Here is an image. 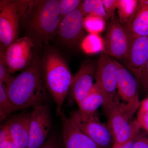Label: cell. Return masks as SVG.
<instances>
[{
	"label": "cell",
	"mask_w": 148,
	"mask_h": 148,
	"mask_svg": "<svg viewBox=\"0 0 148 148\" xmlns=\"http://www.w3.org/2000/svg\"><path fill=\"white\" fill-rule=\"evenodd\" d=\"M5 85L16 110L44 104L47 98L42 66L37 59Z\"/></svg>",
	"instance_id": "obj_1"
},
{
	"label": "cell",
	"mask_w": 148,
	"mask_h": 148,
	"mask_svg": "<svg viewBox=\"0 0 148 148\" xmlns=\"http://www.w3.org/2000/svg\"><path fill=\"white\" fill-rule=\"evenodd\" d=\"M42 69L46 88L55 102L59 115L73 77L64 58L54 51L46 55Z\"/></svg>",
	"instance_id": "obj_2"
},
{
	"label": "cell",
	"mask_w": 148,
	"mask_h": 148,
	"mask_svg": "<svg viewBox=\"0 0 148 148\" xmlns=\"http://www.w3.org/2000/svg\"><path fill=\"white\" fill-rule=\"evenodd\" d=\"M59 1H37L30 11L28 30L31 39L37 44L47 42L57 34L60 22Z\"/></svg>",
	"instance_id": "obj_3"
},
{
	"label": "cell",
	"mask_w": 148,
	"mask_h": 148,
	"mask_svg": "<svg viewBox=\"0 0 148 148\" xmlns=\"http://www.w3.org/2000/svg\"><path fill=\"white\" fill-rule=\"evenodd\" d=\"M108 117V126L114 140V147L123 145L134 139L141 128L138 121H132L133 116L127 106L120 102L117 94L106 112Z\"/></svg>",
	"instance_id": "obj_4"
},
{
	"label": "cell",
	"mask_w": 148,
	"mask_h": 148,
	"mask_svg": "<svg viewBox=\"0 0 148 148\" xmlns=\"http://www.w3.org/2000/svg\"><path fill=\"white\" fill-rule=\"evenodd\" d=\"M119 69L116 60L102 52L96 63L95 84L100 88L106 99L103 106L107 112L116 95Z\"/></svg>",
	"instance_id": "obj_5"
},
{
	"label": "cell",
	"mask_w": 148,
	"mask_h": 148,
	"mask_svg": "<svg viewBox=\"0 0 148 148\" xmlns=\"http://www.w3.org/2000/svg\"><path fill=\"white\" fill-rule=\"evenodd\" d=\"M70 119L84 134L101 148H112V136L108 125L101 122L97 112L86 114L78 110L71 114Z\"/></svg>",
	"instance_id": "obj_6"
},
{
	"label": "cell",
	"mask_w": 148,
	"mask_h": 148,
	"mask_svg": "<svg viewBox=\"0 0 148 148\" xmlns=\"http://www.w3.org/2000/svg\"><path fill=\"white\" fill-rule=\"evenodd\" d=\"M82 4L75 10L65 16L58 26V39L68 47L76 46L84 37L83 22L85 15Z\"/></svg>",
	"instance_id": "obj_7"
},
{
	"label": "cell",
	"mask_w": 148,
	"mask_h": 148,
	"mask_svg": "<svg viewBox=\"0 0 148 148\" xmlns=\"http://www.w3.org/2000/svg\"><path fill=\"white\" fill-rule=\"evenodd\" d=\"M51 127V118L47 105L35 107L31 114L28 148H39L43 145L48 138Z\"/></svg>",
	"instance_id": "obj_8"
},
{
	"label": "cell",
	"mask_w": 148,
	"mask_h": 148,
	"mask_svg": "<svg viewBox=\"0 0 148 148\" xmlns=\"http://www.w3.org/2000/svg\"><path fill=\"white\" fill-rule=\"evenodd\" d=\"M104 41L103 52L111 57L124 59L129 48V36L115 16L111 20Z\"/></svg>",
	"instance_id": "obj_9"
},
{
	"label": "cell",
	"mask_w": 148,
	"mask_h": 148,
	"mask_svg": "<svg viewBox=\"0 0 148 148\" xmlns=\"http://www.w3.org/2000/svg\"><path fill=\"white\" fill-rule=\"evenodd\" d=\"M34 42L27 37L17 39L7 48L6 63L10 74L24 70L32 63Z\"/></svg>",
	"instance_id": "obj_10"
},
{
	"label": "cell",
	"mask_w": 148,
	"mask_h": 148,
	"mask_svg": "<svg viewBox=\"0 0 148 148\" xmlns=\"http://www.w3.org/2000/svg\"><path fill=\"white\" fill-rule=\"evenodd\" d=\"M116 63L119 69L117 89L121 98L126 103L130 112L133 116L141 103L138 93L139 82L123 65L116 60Z\"/></svg>",
	"instance_id": "obj_11"
},
{
	"label": "cell",
	"mask_w": 148,
	"mask_h": 148,
	"mask_svg": "<svg viewBox=\"0 0 148 148\" xmlns=\"http://www.w3.org/2000/svg\"><path fill=\"white\" fill-rule=\"evenodd\" d=\"M20 14L14 2H1L0 41L7 48L17 39Z\"/></svg>",
	"instance_id": "obj_12"
},
{
	"label": "cell",
	"mask_w": 148,
	"mask_h": 148,
	"mask_svg": "<svg viewBox=\"0 0 148 148\" xmlns=\"http://www.w3.org/2000/svg\"><path fill=\"white\" fill-rule=\"evenodd\" d=\"M96 63L92 61L85 62L73 77L71 86V94L77 104L82 101L92 89L94 84Z\"/></svg>",
	"instance_id": "obj_13"
},
{
	"label": "cell",
	"mask_w": 148,
	"mask_h": 148,
	"mask_svg": "<svg viewBox=\"0 0 148 148\" xmlns=\"http://www.w3.org/2000/svg\"><path fill=\"white\" fill-rule=\"evenodd\" d=\"M63 148H101L61 112Z\"/></svg>",
	"instance_id": "obj_14"
},
{
	"label": "cell",
	"mask_w": 148,
	"mask_h": 148,
	"mask_svg": "<svg viewBox=\"0 0 148 148\" xmlns=\"http://www.w3.org/2000/svg\"><path fill=\"white\" fill-rule=\"evenodd\" d=\"M129 40V48L124 60L138 79L141 69L148 61V36L134 37Z\"/></svg>",
	"instance_id": "obj_15"
},
{
	"label": "cell",
	"mask_w": 148,
	"mask_h": 148,
	"mask_svg": "<svg viewBox=\"0 0 148 148\" xmlns=\"http://www.w3.org/2000/svg\"><path fill=\"white\" fill-rule=\"evenodd\" d=\"M31 114L22 113L11 118L4 125L18 148H28Z\"/></svg>",
	"instance_id": "obj_16"
},
{
	"label": "cell",
	"mask_w": 148,
	"mask_h": 148,
	"mask_svg": "<svg viewBox=\"0 0 148 148\" xmlns=\"http://www.w3.org/2000/svg\"><path fill=\"white\" fill-rule=\"evenodd\" d=\"M124 27L127 30L129 39L148 36V0L139 1L134 16Z\"/></svg>",
	"instance_id": "obj_17"
},
{
	"label": "cell",
	"mask_w": 148,
	"mask_h": 148,
	"mask_svg": "<svg viewBox=\"0 0 148 148\" xmlns=\"http://www.w3.org/2000/svg\"><path fill=\"white\" fill-rule=\"evenodd\" d=\"M105 102L103 92L95 83L86 97L78 104L79 110L85 114L94 113L101 106H104Z\"/></svg>",
	"instance_id": "obj_18"
},
{
	"label": "cell",
	"mask_w": 148,
	"mask_h": 148,
	"mask_svg": "<svg viewBox=\"0 0 148 148\" xmlns=\"http://www.w3.org/2000/svg\"><path fill=\"white\" fill-rule=\"evenodd\" d=\"M139 1L118 0L117 12L119 21L125 26L131 20L138 8Z\"/></svg>",
	"instance_id": "obj_19"
},
{
	"label": "cell",
	"mask_w": 148,
	"mask_h": 148,
	"mask_svg": "<svg viewBox=\"0 0 148 148\" xmlns=\"http://www.w3.org/2000/svg\"><path fill=\"white\" fill-rule=\"evenodd\" d=\"M82 49L87 54L104 52V41L98 34H90L86 36L81 42Z\"/></svg>",
	"instance_id": "obj_20"
},
{
	"label": "cell",
	"mask_w": 148,
	"mask_h": 148,
	"mask_svg": "<svg viewBox=\"0 0 148 148\" xmlns=\"http://www.w3.org/2000/svg\"><path fill=\"white\" fill-rule=\"evenodd\" d=\"M82 7L85 16L93 15L100 16L106 20L109 18L102 0H85L82 1Z\"/></svg>",
	"instance_id": "obj_21"
},
{
	"label": "cell",
	"mask_w": 148,
	"mask_h": 148,
	"mask_svg": "<svg viewBox=\"0 0 148 148\" xmlns=\"http://www.w3.org/2000/svg\"><path fill=\"white\" fill-rule=\"evenodd\" d=\"M106 21L100 16L88 15L85 16L83 25L86 31L90 34H98L106 27Z\"/></svg>",
	"instance_id": "obj_22"
},
{
	"label": "cell",
	"mask_w": 148,
	"mask_h": 148,
	"mask_svg": "<svg viewBox=\"0 0 148 148\" xmlns=\"http://www.w3.org/2000/svg\"><path fill=\"white\" fill-rule=\"evenodd\" d=\"M16 110L11 102L5 85L0 83V119L2 121L8 115Z\"/></svg>",
	"instance_id": "obj_23"
},
{
	"label": "cell",
	"mask_w": 148,
	"mask_h": 148,
	"mask_svg": "<svg viewBox=\"0 0 148 148\" xmlns=\"http://www.w3.org/2000/svg\"><path fill=\"white\" fill-rule=\"evenodd\" d=\"M82 1L80 0H60L59 1L60 21L65 16L77 8L82 3Z\"/></svg>",
	"instance_id": "obj_24"
},
{
	"label": "cell",
	"mask_w": 148,
	"mask_h": 148,
	"mask_svg": "<svg viewBox=\"0 0 148 148\" xmlns=\"http://www.w3.org/2000/svg\"><path fill=\"white\" fill-rule=\"evenodd\" d=\"M10 74L6 63L5 52L1 49L0 52V83L5 84L8 82L12 77Z\"/></svg>",
	"instance_id": "obj_25"
},
{
	"label": "cell",
	"mask_w": 148,
	"mask_h": 148,
	"mask_svg": "<svg viewBox=\"0 0 148 148\" xmlns=\"http://www.w3.org/2000/svg\"><path fill=\"white\" fill-rule=\"evenodd\" d=\"M108 17L111 19L114 17L115 11L117 9L118 0H102Z\"/></svg>",
	"instance_id": "obj_26"
},
{
	"label": "cell",
	"mask_w": 148,
	"mask_h": 148,
	"mask_svg": "<svg viewBox=\"0 0 148 148\" xmlns=\"http://www.w3.org/2000/svg\"><path fill=\"white\" fill-rule=\"evenodd\" d=\"M138 80L145 92L148 93V61L141 69Z\"/></svg>",
	"instance_id": "obj_27"
},
{
	"label": "cell",
	"mask_w": 148,
	"mask_h": 148,
	"mask_svg": "<svg viewBox=\"0 0 148 148\" xmlns=\"http://www.w3.org/2000/svg\"><path fill=\"white\" fill-rule=\"evenodd\" d=\"M39 148H63L57 136L52 134L48 137L45 143Z\"/></svg>",
	"instance_id": "obj_28"
},
{
	"label": "cell",
	"mask_w": 148,
	"mask_h": 148,
	"mask_svg": "<svg viewBox=\"0 0 148 148\" xmlns=\"http://www.w3.org/2000/svg\"><path fill=\"white\" fill-rule=\"evenodd\" d=\"M137 121L140 127L148 132V111L140 109L138 112Z\"/></svg>",
	"instance_id": "obj_29"
},
{
	"label": "cell",
	"mask_w": 148,
	"mask_h": 148,
	"mask_svg": "<svg viewBox=\"0 0 148 148\" xmlns=\"http://www.w3.org/2000/svg\"><path fill=\"white\" fill-rule=\"evenodd\" d=\"M132 148H148V138L140 134L135 137Z\"/></svg>",
	"instance_id": "obj_30"
},
{
	"label": "cell",
	"mask_w": 148,
	"mask_h": 148,
	"mask_svg": "<svg viewBox=\"0 0 148 148\" xmlns=\"http://www.w3.org/2000/svg\"><path fill=\"white\" fill-rule=\"evenodd\" d=\"M0 148H18L10 137H9L4 141L0 142Z\"/></svg>",
	"instance_id": "obj_31"
},
{
	"label": "cell",
	"mask_w": 148,
	"mask_h": 148,
	"mask_svg": "<svg viewBox=\"0 0 148 148\" xmlns=\"http://www.w3.org/2000/svg\"><path fill=\"white\" fill-rule=\"evenodd\" d=\"M140 109L148 111V97H147L140 103Z\"/></svg>",
	"instance_id": "obj_32"
},
{
	"label": "cell",
	"mask_w": 148,
	"mask_h": 148,
	"mask_svg": "<svg viewBox=\"0 0 148 148\" xmlns=\"http://www.w3.org/2000/svg\"><path fill=\"white\" fill-rule=\"evenodd\" d=\"M135 138L134 139H132V140H130V141L125 144L123 145L118 147H112V148H132Z\"/></svg>",
	"instance_id": "obj_33"
},
{
	"label": "cell",
	"mask_w": 148,
	"mask_h": 148,
	"mask_svg": "<svg viewBox=\"0 0 148 148\" xmlns=\"http://www.w3.org/2000/svg\"><path fill=\"white\" fill-rule=\"evenodd\" d=\"M148 97V94H147V97Z\"/></svg>",
	"instance_id": "obj_34"
}]
</instances>
